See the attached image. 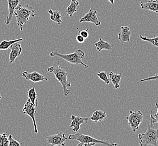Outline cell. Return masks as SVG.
I'll use <instances>...</instances> for the list:
<instances>
[{
  "label": "cell",
  "mask_w": 158,
  "mask_h": 146,
  "mask_svg": "<svg viewBox=\"0 0 158 146\" xmlns=\"http://www.w3.org/2000/svg\"><path fill=\"white\" fill-rule=\"evenodd\" d=\"M97 11L95 10L93 7H91L88 13H86L85 15L81 18L79 22H88L94 23L96 26H99L101 25L100 22L97 18Z\"/></svg>",
  "instance_id": "cell-9"
},
{
  "label": "cell",
  "mask_w": 158,
  "mask_h": 146,
  "mask_svg": "<svg viewBox=\"0 0 158 146\" xmlns=\"http://www.w3.org/2000/svg\"><path fill=\"white\" fill-rule=\"evenodd\" d=\"M71 119L72 120V122L69 127L70 128H73L72 131L75 133H77L78 131L81 124L84 123L87 124L89 120L88 118H82L79 116H75L74 115H71Z\"/></svg>",
  "instance_id": "cell-11"
},
{
  "label": "cell",
  "mask_w": 158,
  "mask_h": 146,
  "mask_svg": "<svg viewBox=\"0 0 158 146\" xmlns=\"http://www.w3.org/2000/svg\"><path fill=\"white\" fill-rule=\"evenodd\" d=\"M23 113L24 114L29 116L31 118L33 122L34 132L37 134L38 133V130L37 128V123L35 119V115L36 114V107L34 106L33 105L29 99H28L27 102L25 104L24 107L23 109Z\"/></svg>",
  "instance_id": "cell-7"
},
{
  "label": "cell",
  "mask_w": 158,
  "mask_h": 146,
  "mask_svg": "<svg viewBox=\"0 0 158 146\" xmlns=\"http://www.w3.org/2000/svg\"><path fill=\"white\" fill-rule=\"evenodd\" d=\"M76 41H77V42L80 43H82L85 42V38L82 36H81L80 34H79L76 36Z\"/></svg>",
  "instance_id": "cell-30"
},
{
  "label": "cell",
  "mask_w": 158,
  "mask_h": 146,
  "mask_svg": "<svg viewBox=\"0 0 158 146\" xmlns=\"http://www.w3.org/2000/svg\"><path fill=\"white\" fill-rule=\"evenodd\" d=\"M130 115L126 117L128 125L133 132L138 130L141 123L143 122V115L140 111H130Z\"/></svg>",
  "instance_id": "cell-6"
},
{
  "label": "cell",
  "mask_w": 158,
  "mask_h": 146,
  "mask_svg": "<svg viewBox=\"0 0 158 146\" xmlns=\"http://www.w3.org/2000/svg\"><path fill=\"white\" fill-rule=\"evenodd\" d=\"M48 12L50 14V19L51 20L56 23L57 24H61L62 21L61 19V12L59 10L53 11L52 9H49Z\"/></svg>",
  "instance_id": "cell-21"
},
{
  "label": "cell",
  "mask_w": 158,
  "mask_h": 146,
  "mask_svg": "<svg viewBox=\"0 0 158 146\" xmlns=\"http://www.w3.org/2000/svg\"><path fill=\"white\" fill-rule=\"evenodd\" d=\"M2 98V97H1V94H0V100Z\"/></svg>",
  "instance_id": "cell-32"
},
{
  "label": "cell",
  "mask_w": 158,
  "mask_h": 146,
  "mask_svg": "<svg viewBox=\"0 0 158 146\" xmlns=\"http://www.w3.org/2000/svg\"><path fill=\"white\" fill-rule=\"evenodd\" d=\"M131 31L130 28L127 26H122L121 27V31L118 33V39L121 42H129L130 41Z\"/></svg>",
  "instance_id": "cell-14"
},
{
  "label": "cell",
  "mask_w": 158,
  "mask_h": 146,
  "mask_svg": "<svg viewBox=\"0 0 158 146\" xmlns=\"http://www.w3.org/2000/svg\"><path fill=\"white\" fill-rule=\"evenodd\" d=\"M88 29H86V30H83V31H79V33L81 36H82L85 39L87 38L89 36Z\"/></svg>",
  "instance_id": "cell-28"
},
{
  "label": "cell",
  "mask_w": 158,
  "mask_h": 146,
  "mask_svg": "<svg viewBox=\"0 0 158 146\" xmlns=\"http://www.w3.org/2000/svg\"><path fill=\"white\" fill-rule=\"evenodd\" d=\"M49 73H53L55 75V78L57 79L61 83L64 90V94L65 97H67L71 93V90L68 88L71 86V84L67 80L68 73L64 70L61 65L58 62V67L52 66L47 69Z\"/></svg>",
  "instance_id": "cell-2"
},
{
  "label": "cell",
  "mask_w": 158,
  "mask_h": 146,
  "mask_svg": "<svg viewBox=\"0 0 158 146\" xmlns=\"http://www.w3.org/2000/svg\"><path fill=\"white\" fill-rule=\"evenodd\" d=\"M22 77L27 80H31L34 83L40 82L48 81V78L47 76L38 73L37 71H34L32 73H28L27 71H24L22 73Z\"/></svg>",
  "instance_id": "cell-10"
},
{
  "label": "cell",
  "mask_w": 158,
  "mask_h": 146,
  "mask_svg": "<svg viewBox=\"0 0 158 146\" xmlns=\"http://www.w3.org/2000/svg\"><path fill=\"white\" fill-rule=\"evenodd\" d=\"M155 107L157 110L156 113L154 115H152V110L150 111V122H152L153 124H154L155 122L158 123V104L156 103L155 104Z\"/></svg>",
  "instance_id": "cell-26"
},
{
  "label": "cell",
  "mask_w": 158,
  "mask_h": 146,
  "mask_svg": "<svg viewBox=\"0 0 158 146\" xmlns=\"http://www.w3.org/2000/svg\"><path fill=\"white\" fill-rule=\"evenodd\" d=\"M47 142L52 146H65L64 142L67 140V138L63 132H59L58 133L46 137Z\"/></svg>",
  "instance_id": "cell-8"
},
{
  "label": "cell",
  "mask_w": 158,
  "mask_h": 146,
  "mask_svg": "<svg viewBox=\"0 0 158 146\" xmlns=\"http://www.w3.org/2000/svg\"><path fill=\"white\" fill-rule=\"evenodd\" d=\"M156 79H158V74H156L154 76H150V77L146 78V79H141V80H140V82H145V81L156 80Z\"/></svg>",
  "instance_id": "cell-29"
},
{
  "label": "cell",
  "mask_w": 158,
  "mask_h": 146,
  "mask_svg": "<svg viewBox=\"0 0 158 146\" xmlns=\"http://www.w3.org/2000/svg\"><path fill=\"white\" fill-rule=\"evenodd\" d=\"M0 146H9V142L7 132L2 134L0 133Z\"/></svg>",
  "instance_id": "cell-24"
},
{
  "label": "cell",
  "mask_w": 158,
  "mask_h": 146,
  "mask_svg": "<svg viewBox=\"0 0 158 146\" xmlns=\"http://www.w3.org/2000/svg\"><path fill=\"white\" fill-rule=\"evenodd\" d=\"M69 140H75L79 141L80 143L77 145V146H83L85 143H99L102 144L104 145L108 146H117V143H110L103 140H99L95 139L93 137L90 135H85L81 133H75V134H70L68 137Z\"/></svg>",
  "instance_id": "cell-5"
},
{
  "label": "cell",
  "mask_w": 158,
  "mask_h": 146,
  "mask_svg": "<svg viewBox=\"0 0 158 146\" xmlns=\"http://www.w3.org/2000/svg\"><path fill=\"white\" fill-rule=\"evenodd\" d=\"M140 7L142 9L158 12V0H150L146 3L141 2L140 3Z\"/></svg>",
  "instance_id": "cell-15"
},
{
  "label": "cell",
  "mask_w": 158,
  "mask_h": 146,
  "mask_svg": "<svg viewBox=\"0 0 158 146\" xmlns=\"http://www.w3.org/2000/svg\"><path fill=\"white\" fill-rule=\"evenodd\" d=\"M106 117V113L102 110H97L93 113L90 117V119L92 121L97 122H102Z\"/></svg>",
  "instance_id": "cell-19"
},
{
  "label": "cell",
  "mask_w": 158,
  "mask_h": 146,
  "mask_svg": "<svg viewBox=\"0 0 158 146\" xmlns=\"http://www.w3.org/2000/svg\"><path fill=\"white\" fill-rule=\"evenodd\" d=\"M110 3H111L112 5H114V1L115 0H108Z\"/></svg>",
  "instance_id": "cell-31"
},
{
  "label": "cell",
  "mask_w": 158,
  "mask_h": 146,
  "mask_svg": "<svg viewBox=\"0 0 158 146\" xmlns=\"http://www.w3.org/2000/svg\"><path fill=\"white\" fill-rule=\"evenodd\" d=\"M27 96L28 99H29L31 102L33 104L34 106L37 107L38 105V98H37V94L35 89L34 87L29 89L27 92Z\"/></svg>",
  "instance_id": "cell-20"
},
{
  "label": "cell",
  "mask_w": 158,
  "mask_h": 146,
  "mask_svg": "<svg viewBox=\"0 0 158 146\" xmlns=\"http://www.w3.org/2000/svg\"><path fill=\"white\" fill-rule=\"evenodd\" d=\"M140 38L141 40L150 43L153 46L158 47V36L152 38H149L146 36H143L142 35H140Z\"/></svg>",
  "instance_id": "cell-23"
},
{
  "label": "cell",
  "mask_w": 158,
  "mask_h": 146,
  "mask_svg": "<svg viewBox=\"0 0 158 146\" xmlns=\"http://www.w3.org/2000/svg\"><path fill=\"white\" fill-rule=\"evenodd\" d=\"M79 5L78 0H71L70 5L67 7L65 11L66 15L70 17H72L73 14L77 11V7L79 6Z\"/></svg>",
  "instance_id": "cell-18"
},
{
  "label": "cell",
  "mask_w": 158,
  "mask_h": 146,
  "mask_svg": "<svg viewBox=\"0 0 158 146\" xmlns=\"http://www.w3.org/2000/svg\"><path fill=\"white\" fill-rule=\"evenodd\" d=\"M97 76L101 80H102L103 81H104L106 84H110V78H108V77L107 76V74H106V71H100L99 73H97Z\"/></svg>",
  "instance_id": "cell-25"
},
{
  "label": "cell",
  "mask_w": 158,
  "mask_h": 146,
  "mask_svg": "<svg viewBox=\"0 0 158 146\" xmlns=\"http://www.w3.org/2000/svg\"><path fill=\"white\" fill-rule=\"evenodd\" d=\"M20 1L21 0H7L9 7V15L7 16L5 21L6 25L9 24L10 23L12 20L15 10L19 5Z\"/></svg>",
  "instance_id": "cell-13"
},
{
  "label": "cell",
  "mask_w": 158,
  "mask_h": 146,
  "mask_svg": "<svg viewBox=\"0 0 158 146\" xmlns=\"http://www.w3.org/2000/svg\"><path fill=\"white\" fill-rule=\"evenodd\" d=\"M49 55L51 57L57 56L59 58H62L71 64H75L76 65H81L85 68L89 67L88 65L82 62V60L84 58V56H85V52L80 49H78L77 50H76V51H75L72 54H66V55L61 54L58 51H53L50 52Z\"/></svg>",
  "instance_id": "cell-4"
},
{
  "label": "cell",
  "mask_w": 158,
  "mask_h": 146,
  "mask_svg": "<svg viewBox=\"0 0 158 146\" xmlns=\"http://www.w3.org/2000/svg\"><path fill=\"white\" fill-rule=\"evenodd\" d=\"M14 15L17 20V25L20 31H23V25L28 23L31 17L34 18L36 15L33 7L29 5L24 6L19 5L15 10Z\"/></svg>",
  "instance_id": "cell-1"
},
{
  "label": "cell",
  "mask_w": 158,
  "mask_h": 146,
  "mask_svg": "<svg viewBox=\"0 0 158 146\" xmlns=\"http://www.w3.org/2000/svg\"><path fill=\"white\" fill-rule=\"evenodd\" d=\"M9 142V146H20L21 143H19L17 140H15L12 135L10 134L8 137Z\"/></svg>",
  "instance_id": "cell-27"
},
{
  "label": "cell",
  "mask_w": 158,
  "mask_h": 146,
  "mask_svg": "<svg viewBox=\"0 0 158 146\" xmlns=\"http://www.w3.org/2000/svg\"><path fill=\"white\" fill-rule=\"evenodd\" d=\"M122 73L120 74H116L112 71L110 73V79L111 82L114 85V88L117 89L119 88L120 85L119 83L121 80Z\"/></svg>",
  "instance_id": "cell-17"
},
{
  "label": "cell",
  "mask_w": 158,
  "mask_h": 146,
  "mask_svg": "<svg viewBox=\"0 0 158 146\" xmlns=\"http://www.w3.org/2000/svg\"><path fill=\"white\" fill-rule=\"evenodd\" d=\"M141 146H157L158 140V128L156 129L152 122L148 125L146 132L138 135Z\"/></svg>",
  "instance_id": "cell-3"
},
{
  "label": "cell",
  "mask_w": 158,
  "mask_h": 146,
  "mask_svg": "<svg viewBox=\"0 0 158 146\" xmlns=\"http://www.w3.org/2000/svg\"><path fill=\"white\" fill-rule=\"evenodd\" d=\"M24 38H19L17 40H11V41H6L4 40L0 43V50H7L10 48V46L12 45L13 43L18 42H21L24 40Z\"/></svg>",
  "instance_id": "cell-22"
},
{
  "label": "cell",
  "mask_w": 158,
  "mask_h": 146,
  "mask_svg": "<svg viewBox=\"0 0 158 146\" xmlns=\"http://www.w3.org/2000/svg\"><path fill=\"white\" fill-rule=\"evenodd\" d=\"M97 50L99 52L102 51L103 49H106L108 51H112L113 45L112 44L105 41L104 40L99 38V40L95 43Z\"/></svg>",
  "instance_id": "cell-16"
},
{
  "label": "cell",
  "mask_w": 158,
  "mask_h": 146,
  "mask_svg": "<svg viewBox=\"0 0 158 146\" xmlns=\"http://www.w3.org/2000/svg\"><path fill=\"white\" fill-rule=\"evenodd\" d=\"M11 52L9 55L10 64L13 63L16 58L21 55L22 52V47L21 44L18 42L13 43L11 46H10Z\"/></svg>",
  "instance_id": "cell-12"
}]
</instances>
